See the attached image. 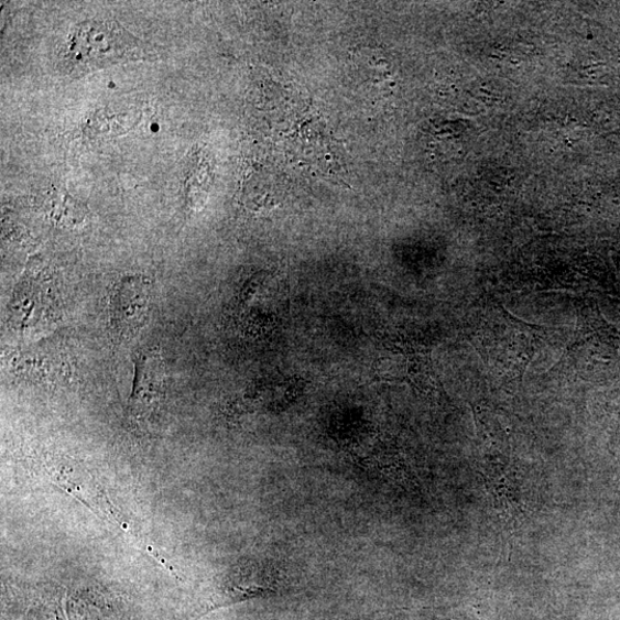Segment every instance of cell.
I'll return each mask as SVG.
<instances>
[{
  "label": "cell",
  "mask_w": 620,
  "mask_h": 620,
  "mask_svg": "<svg viewBox=\"0 0 620 620\" xmlns=\"http://www.w3.org/2000/svg\"><path fill=\"white\" fill-rule=\"evenodd\" d=\"M150 294V282L142 276H128L117 284L111 298V320L120 337H131L143 327Z\"/></svg>",
  "instance_id": "3957f363"
},
{
  "label": "cell",
  "mask_w": 620,
  "mask_h": 620,
  "mask_svg": "<svg viewBox=\"0 0 620 620\" xmlns=\"http://www.w3.org/2000/svg\"><path fill=\"white\" fill-rule=\"evenodd\" d=\"M282 586L281 573L262 562L249 561L237 566L230 576L229 592L232 603L274 595Z\"/></svg>",
  "instance_id": "5b68a950"
},
{
  "label": "cell",
  "mask_w": 620,
  "mask_h": 620,
  "mask_svg": "<svg viewBox=\"0 0 620 620\" xmlns=\"http://www.w3.org/2000/svg\"><path fill=\"white\" fill-rule=\"evenodd\" d=\"M163 358L154 349L142 350L134 358V379L128 402V414L134 420L151 415L164 389Z\"/></svg>",
  "instance_id": "277c9868"
},
{
  "label": "cell",
  "mask_w": 620,
  "mask_h": 620,
  "mask_svg": "<svg viewBox=\"0 0 620 620\" xmlns=\"http://www.w3.org/2000/svg\"><path fill=\"white\" fill-rule=\"evenodd\" d=\"M44 470L51 482L87 504L101 519L120 524L123 529L127 527L120 512L89 472L72 464L52 461L45 465Z\"/></svg>",
  "instance_id": "7a4b0ae2"
},
{
  "label": "cell",
  "mask_w": 620,
  "mask_h": 620,
  "mask_svg": "<svg viewBox=\"0 0 620 620\" xmlns=\"http://www.w3.org/2000/svg\"><path fill=\"white\" fill-rule=\"evenodd\" d=\"M35 279L33 273L26 275L13 298L11 317L21 331L33 329L44 316L47 298L42 283H36Z\"/></svg>",
  "instance_id": "8992f818"
},
{
  "label": "cell",
  "mask_w": 620,
  "mask_h": 620,
  "mask_svg": "<svg viewBox=\"0 0 620 620\" xmlns=\"http://www.w3.org/2000/svg\"><path fill=\"white\" fill-rule=\"evenodd\" d=\"M139 41L112 20L94 19L79 23L68 35L62 64L69 74L83 75L132 58Z\"/></svg>",
  "instance_id": "6da1fadb"
}]
</instances>
